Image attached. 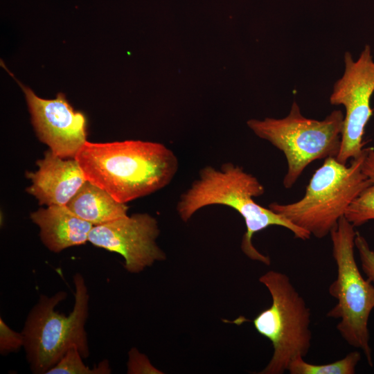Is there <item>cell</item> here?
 <instances>
[{"instance_id":"obj_1","label":"cell","mask_w":374,"mask_h":374,"mask_svg":"<svg viewBox=\"0 0 374 374\" xmlns=\"http://www.w3.org/2000/svg\"><path fill=\"white\" fill-rule=\"evenodd\" d=\"M75 159L87 181L123 204L165 188L179 167L172 150L160 143L139 140L87 141Z\"/></svg>"},{"instance_id":"obj_2","label":"cell","mask_w":374,"mask_h":374,"mask_svg":"<svg viewBox=\"0 0 374 374\" xmlns=\"http://www.w3.org/2000/svg\"><path fill=\"white\" fill-rule=\"evenodd\" d=\"M264 193L265 188L258 179L239 166L227 163L220 169L207 166L181 195L177 211L186 222L208 206L223 205L234 209L242 217L247 228L242 238V251L250 259L269 265V257L259 252L253 244L255 233L271 226H280L290 230L298 239L305 240L311 235L269 208L256 202L254 198Z\"/></svg>"},{"instance_id":"obj_3","label":"cell","mask_w":374,"mask_h":374,"mask_svg":"<svg viewBox=\"0 0 374 374\" xmlns=\"http://www.w3.org/2000/svg\"><path fill=\"white\" fill-rule=\"evenodd\" d=\"M366 148L349 166L335 157L325 159L312 175L304 196L290 204L269 207L294 225L321 239L330 234L355 198L371 181L362 169Z\"/></svg>"},{"instance_id":"obj_4","label":"cell","mask_w":374,"mask_h":374,"mask_svg":"<svg viewBox=\"0 0 374 374\" xmlns=\"http://www.w3.org/2000/svg\"><path fill=\"white\" fill-rule=\"evenodd\" d=\"M75 302L68 315L55 307L67 293L60 291L52 296L41 294L30 311L21 331L26 359L33 373L46 374L64 356L69 348L76 346L82 358L89 355L84 326L89 312V294L82 276L73 277Z\"/></svg>"},{"instance_id":"obj_5","label":"cell","mask_w":374,"mask_h":374,"mask_svg":"<svg viewBox=\"0 0 374 374\" xmlns=\"http://www.w3.org/2000/svg\"><path fill=\"white\" fill-rule=\"evenodd\" d=\"M344 115L335 109L323 120L306 118L296 101L282 118L250 119L248 127L259 138L283 152L287 170L283 186L290 188L312 161L339 154Z\"/></svg>"},{"instance_id":"obj_6","label":"cell","mask_w":374,"mask_h":374,"mask_svg":"<svg viewBox=\"0 0 374 374\" xmlns=\"http://www.w3.org/2000/svg\"><path fill=\"white\" fill-rule=\"evenodd\" d=\"M356 233L355 226L345 216L330 233L337 278L328 290L337 303L327 317L340 320L337 329L341 337L348 344L361 349L369 366H373L368 323L374 309V285L362 276L355 260Z\"/></svg>"},{"instance_id":"obj_7","label":"cell","mask_w":374,"mask_h":374,"mask_svg":"<svg viewBox=\"0 0 374 374\" xmlns=\"http://www.w3.org/2000/svg\"><path fill=\"white\" fill-rule=\"evenodd\" d=\"M259 281L269 290L271 305L260 312L253 323L274 348L269 362L259 373L283 374L294 357H305L310 350V310L286 274L270 270Z\"/></svg>"},{"instance_id":"obj_8","label":"cell","mask_w":374,"mask_h":374,"mask_svg":"<svg viewBox=\"0 0 374 374\" xmlns=\"http://www.w3.org/2000/svg\"><path fill=\"white\" fill-rule=\"evenodd\" d=\"M344 71L334 84L330 103L345 108L341 146L336 159L347 165L363 152L366 126L372 116L371 100L374 93V60L366 44L357 60L344 54Z\"/></svg>"},{"instance_id":"obj_9","label":"cell","mask_w":374,"mask_h":374,"mask_svg":"<svg viewBox=\"0 0 374 374\" xmlns=\"http://www.w3.org/2000/svg\"><path fill=\"white\" fill-rule=\"evenodd\" d=\"M159 233L155 217L148 213H134L93 226L88 242L118 253L124 259L125 269L137 274L155 262L166 260V253L157 243Z\"/></svg>"},{"instance_id":"obj_10","label":"cell","mask_w":374,"mask_h":374,"mask_svg":"<svg viewBox=\"0 0 374 374\" xmlns=\"http://www.w3.org/2000/svg\"><path fill=\"white\" fill-rule=\"evenodd\" d=\"M16 80L25 94L31 123L39 141L61 158H75L87 141L85 115L75 111L63 93H58L54 99H44Z\"/></svg>"},{"instance_id":"obj_11","label":"cell","mask_w":374,"mask_h":374,"mask_svg":"<svg viewBox=\"0 0 374 374\" xmlns=\"http://www.w3.org/2000/svg\"><path fill=\"white\" fill-rule=\"evenodd\" d=\"M37 165V171L26 173L32 181L26 191L40 205H66L87 181L75 158L65 159L48 150Z\"/></svg>"},{"instance_id":"obj_12","label":"cell","mask_w":374,"mask_h":374,"mask_svg":"<svg viewBox=\"0 0 374 374\" xmlns=\"http://www.w3.org/2000/svg\"><path fill=\"white\" fill-rule=\"evenodd\" d=\"M30 217L39 226L43 244L55 253L85 244L93 226L74 214L66 205L41 208L33 212Z\"/></svg>"},{"instance_id":"obj_13","label":"cell","mask_w":374,"mask_h":374,"mask_svg":"<svg viewBox=\"0 0 374 374\" xmlns=\"http://www.w3.org/2000/svg\"><path fill=\"white\" fill-rule=\"evenodd\" d=\"M66 206L77 216L93 226L127 215L126 204L116 200L100 187L86 181Z\"/></svg>"},{"instance_id":"obj_14","label":"cell","mask_w":374,"mask_h":374,"mask_svg":"<svg viewBox=\"0 0 374 374\" xmlns=\"http://www.w3.org/2000/svg\"><path fill=\"white\" fill-rule=\"evenodd\" d=\"M362 169L371 181L351 203L345 213V217L355 227L374 220V150L366 148Z\"/></svg>"},{"instance_id":"obj_15","label":"cell","mask_w":374,"mask_h":374,"mask_svg":"<svg viewBox=\"0 0 374 374\" xmlns=\"http://www.w3.org/2000/svg\"><path fill=\"white\" fill-rule=\"evenodd\" d=\"M300 355L294 357L287 371L290 374H354L361 355L357 350L353 351L339 360L325 364L308 363Z\"/></svg>"},{"instance_id":"obj_16","label":"cell","mask_w":374,"mask_h":374,"mask_svg":"<svg viewBox=\"0 0 374 374\" xmlns=\"http://www.w3.org/2000/svg\"><path fill=\"white\" fill-rule=\"evenodd\" d=\"M76 346L67 350L61 359L46 374H109L111 369L107 359L101 361L93 368L86 366Z\"/></svg>"},{"instance_id":"obj_17","label":"cell","mask_w":374,"mask_h":374,"mask_svg":"<svg viewBox=\"0 0 374 374\" xmlns=\"http://www.w3.org/2000/svg\"><path fill=\"white\" fill-rule=\"evenodd\" d=\"M355 245L360 258L362 269L367 279L374 285V250L371 249L366 238L357 231Z\"/></svg>"},{"instance_id":"obj_18","label":"cell","mask_w":374,"mask_h":374,"mask_svg":"<svg viewBox=\"0 0 374 374\" xmlns=\"http://www.w3.org/2000/svg\"><path fill=\"white\" fill-rule=\"evenodd\" d=\"M24 336L22 332L12 330L0 318V353L3 355L18 351L24 346Z\"/></svg>"},{"instance_id":"obj_19","label":"cell","mask_w":374,"mask_h":374,"mask_svg":"<svg viewBox=\"0 0 374 374\" xmlns=\"http://www.w3.org/2000/svg\"><path fill=\"white\" fill-rule=\"evenodd\" d=\"M127 368V373H158V371L150 364L148 359L136 348H132L129 352Z\"/></svg>"}]
</instances>
